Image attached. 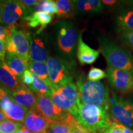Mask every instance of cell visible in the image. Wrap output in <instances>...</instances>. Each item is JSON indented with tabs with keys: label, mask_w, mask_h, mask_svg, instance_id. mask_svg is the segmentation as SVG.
<instances>
[{
	"label": "cell",
	"mask_w": 133,
	"mask_h": 133,
	"mask_svg": "<svg viewBox=\"0 0 133 133\" xmlns=\"http://www.w3.org/2000/svg\"><path fill=\"white\" fill-rule=\"evenodd\" d=\"M99 51L107 61L109 68L123 70L133 75V56L126 48L105 36L98 37Z\"/></svg>",
	"instance_id": "obj_1"
},
{
	"label": "cell",
	"mask_w": 133,
	"mask_h": 133,
	"mask_svg": "<svg viewBox=\"0 0 133 133\" xmlns=\"http://www.w3.org/2000/svg\"><path fill=\"white\" fill-rule=\"evenodd\" d=\"M80 102L102 107L109 111L110 107V96L109 88L99 81H91L80 77L76 81Z\"/></svg>",
	"instance_id": "obj_2"
},
{
	"label": "cell",
	"mask_w": 133,
	"mask_h": 133,
	"mask_svg": "<svg viewBox=\"0 0 133 133\" xmlns=\"http://www.w3.org/2000/svg\"><path fill=\"white\" fill-rule=\"evenodd\" d=\"M76 121L90 133H104L114 121L102 107L79 103Z\"/></svg>",
	"instance_id": "obj_3"
},
{
	"label": "cell",
	"mask_w": 133,
	"mask_h": 133,
	"mask_svg": "<svg viewBox=\"0 0 133 133\" xmlns=\"http://www.w3.org/2000/svg\"><path fill=\"white\" fill-rule=\"evenodd\" d=\"M56 32V48L63 59L73 62L77 40L79 38L77 28L71 22L63 21L55 26Z\"/></svg>",
	"instance_id": "obj_4"
},
{
	"label": "cell",
	"mask_w": 133,
	"mask_h": 133,
	"mask_svg": "<svg viewBox=\"0 0 133 133\" xmlns=\"http://www.w3.org/2000/svg\"><path fill=\"white\" fill-rule=\"evenodd\" d=\"M50 97L57 107L76 118L78 113L80 101L77 88L74 83L52 88V94Z\"/></svg>",
	"instance_id": "obj_5"
},
{
	"label": "cell",
	"mask_w": 133,
	"mask_h": 133,
	"mask_svg": "<svg viewBox=\"0 0 133 133\" xmlns=\"http://www.w3.org/2000/svg\"><path fill=\"white\" fill-rule=\"evenodd\" d=\"M46 64L52 89L73 82L74 74L72 62L61 57H49Z\"/></svg>",
	"instance_id": "obj_6"
},
{
	"label": "cell",
	"mask_w": 133,
	"mask_h": 133,
	"mask_svg": "<svg viewBox=\"0 0 133 133\" xmlns=\"http://www.w3.org/2000/svg\"><path fill=\"white\" fill-rule=\"evenodd\" d=\"M112 119L130 128H133V103L116 93L110 97V107Z\"/></svg>",
	"instance_id": "obj_7"
},
{
	"label": "cell",
	"mask_w": 133,
	"mask_h": 133,
	"mask_svg": "<svg viewBox=\"0 0 133 133\" xmlns=\"http://www.w3.org/2000/svg\"><path fill=\"white\" fill-rule=\"evenodd\" d=\"M36 105L38 110L51 123L64 121L70 114L65 112L53 102L49 96L35 94Z\"/></svg>",
	"instance_id": "obj_8"
},
{
	"label": "cell",
	"mask_w": 133,
	"mask_h": 133,
	"mask_svg": "<svg viewBox=\"0 0 133 133\" xmlns=\"http://www.w3.org/2000/svg\"><path fill=\"white\" fill-rule=\"evenodd\" d=\"M0 110L4 113L7 119L21 123H24L29 111V109L15 102L12 96L3 88L1 92Z\"/></svg>",
	"instance_id": "obj_9"
},
{
	"label": "cell",
	"mask_w": 133,
	"mask_h": 133,
	"mask_svg": "<svg viewBox=\"0 0 133 133\" xmlns=\"http://www.w3.org/2000/svg\"><path fill=\"white\" fill-rule=\"evenodd\" d=\"M106 77L113 89L121 93L133 92V75L123 70L108 68Z\"/></svg>",
	"instance_id": "obj_10"
},
{
	"label": "cell",
	"mask_w": 133,
	"mask_h": 133,
	"mask_svg": "<svg viewBox=\"0 0 133 133\" xmlns=\"http://www.w3.org/2000/svg\"><path fill=\"white\" fill-rule=\"evenodd\" d=\"M3 7L2 24L8 28H16L19 22H24L26 11L19 1H0Z\"/></svg>",
	"instance_id": "obj_11"
},
{
	"label": "cell",
	"mask_w": 133,
	"mask_h": 133,
	"mask_svg": "<svg viewBox=\"0 0 133 133\" xmlns=\"http://www.w3.org/2000/svg\"><path fill=\"white\" fill-rule=\"evenodd\" d=\"M30 47V61L46 62L48 59V41L43 33H28Z\"/></svg>",
	"instance_id": "obj_12"
},
{
	"label": "cell",
	"mask_w": 133,
	"mask_h": 133,
	"mask_svg": "<svg viewBox=\"0 0 133 133\" xmlns=\"http://www.w3.org/2000/svg\"><path fill=\"white\" fill-rule=\"evenodd\" d=\"M23 123L31 133H44L51 122L36 108L29 110Z\"/></svg>",
	"instance_id": "obj_13"
},
{
	"label": "cell",
	"mask_w": 133,
	"mask_h": 133,
	"mask_svg": "<svg viewBox=\"0 0 133 133\" xmlns=\"http://www.w3.org/2000/svg\"><path fill=\"white\" fill-rule=\"evenodd\" d=\"M11 36L16 50V55L29 62L30 61V47L27 32L16 28H10Z\"/></svg>",
	"instance_id": "obj_14"
},
{
	"label": "cell",
	"mask_w": 133,
	"mask_h": 133,
	"mask_svg": "<svg viewBox=\"0 0 133 133\" xmlns=\"http://www.w3.org/2000/svg\"><path fill=\"white\" fill-rule=\"evenodd\" d=\"M24 83L11 71L5 61L0 60V86L9 93L12 92Z\"/></svg>",
	"instance_id": "obj_15"
},
{
	"label": "cell",
	"mask_w": 133,
	"mask_h": 133,
	"mask_svg": "<svg viewBox=\"0 0 133 133\" xmlns=\"http://www.w3.org/2000/svg\"><path fill=\"white\" fill-rule=\"evenodd\" d=\"M9 94L15 102L27 109L37 108L35 94L25 84H23L16 91Z\"/></svg>",
	"instance_id": "obj_16"
},
{
	"label": "cell",
	"mask_w": 133,
	"mask_h": 133,
	"mask_svg": "<svg viewBox=\"0 0 133 133\" xmlns=\"http://www.w3.org/2000/svg\"><path fill=\"white\" fill-rule=\"evenodd\" d=\"M99 50L92 49L83 40L82 35H79L78 40L77 58L81 65L91 64L99 57Z\"/></svg>",
	"instance_id": "obj_17"
},
{
	"label": "cell",
	"mask_w": 133,
	"mask_h": 133,
	"mask_svg": "<svg viewBox=\"0 0 133 133\" xmlns=\"http://www.w3.org/2000/svg\"><path fill=\"white\" fill-rule=\"evenodd\" d=\"M115 30L117 32L133 30V8H123L115 17Z\"/></svg>",
	"instance_id": "obj_18"
},
{
	"label": "cell",
	"mask_w": 133,
	"mask_h": 133,
	"mask_svg": "<svg viewBox=\"0 0 133 133\" xmlns=\"http://www.w3.org/2000/svg\"><path fill=\"white\" fill-rule=\"evenodd\" d=\"M52 15L44 12H38L25 17L24 22L31 28H36L39 26L40 28L36 33H41L43 29L52 21Z\"/></svg>",
	"instance_id": "obj_19"
},
{
	"label": "cell",
	"mask_w": 133,
	"mask_h": 133,
	"mask_svg": "<svg viewBox=\"0 0 133 133\" xmlns=\"http://www.w3.org/2000/svg\"><path fill=\"white\" fill-rule=\"evenodd\" d=\"M5 62L11 71L21 79L25 71L28 70V62L16 54L6 52Z\"/></svg>",
	"instance_id": "obj_20"
},
{
	"label": "cell",
	"mask_w": 133,
	"mask_h": 133,
	"mask_svg": "<svg viewBox=\"0 0 133 133\" xmlns=\"http://www.w3.org/2000/svg\"><path fill=\"white\" fill-rule=\"evenodd\" d=\"M76 12L83 14H94L102 12V1L99 0H78L76 1Z\"/></svg>",
	"instance_id": "obj_21"
},
{
	"label": "cell",
	"mask_w": 133,
	"mask_h": 133,
	"mask_svg": "<svg viewBox=\"0 0 133 133\" xmlns=\"http://www.w3.org/2000/svg\"><path fill=\"white\" fill-rule=\"evenodd\" d=\"M28 70H29L33 74L36 75L46 84L52 88L46 62H33V61H30L28 62Z\"/></svg>",
	"instance_id": "obj_22"
},
{
	"label": "cell",
	"mask_w": 133,
	"mask_h": 133,
	"mask_svg": "<svg viewBox=\"0 0 133 133\" xmlns=\"http://www.w3.org/2000/svg\"><path fill=\"white\" fill-rule=\"evenodd\" d=\"M57 8V16L61 19H66L74 16L76 11V1L57 0L55 1Z\"/></svg>",
	"instance_id": "obj_23"
},
{
	"label": "cell",
	"mask_w": 133,
	"mask_h": 133,
	"mask_svg": "<svg viewBox=\"0 0 133 133\" xmlns=\"http://www.w3.org/2000/svg\"><path fill=\"white\" fill-rule=\"evenodd\" d=\"M38 12H44L51 15L57 13V8L55 1L52 0L39 1L37 4L26 12V16Z\"/></svg>",
	"instance_id": "obj_24"
},
{
	"label": "cell",
	"mask_w": 133,
	"mask_h": 133,
	"mask_svg": "<svg viewBox=\"0 0 133 133\" xmlns=\"http://www.w3.org/2000/svg\"><path fill=\"white\" fill-rule=\"evenodd\" d=\"M32 75L33 78V83L28 88H29L31 91H34L38 94L51 96L52 92V88L49 87L48 84H46L44 81L41 80L39 77H38L36 75L33 73Z\"/></svg>",
	"instance_id": "obj_25"
},
{
	"label": "cell",
	"mask_w": 133,
	"mask_h": 133,
	"mask_svg": "<svg viewBox=\"0 0 133 133\" xmlns=\"http://www.w3.org/2000/svg\"><path fill=\"white\" fill-rule=\"evenodd\" d=\"M45 133H72L66 119L64 121L51 123Z\"/></svg>",
	"instance_id": "obj_26"
},
{
	"label": "cell",
	"mask_w": 133,
	"mask_h": 133,
	"mask_svg": "<svg viewBox=\"0 0 133 133\" xmlns=\"http://www.w3.org/2000/svg\"><path fill=\"white\" fill-rule=\"evenodd\" d=\"M22 126L21 123L6 119L0 123V133H15Z\"/></svg>",
	"instance_id": "obj_27"
},
{
	"label": "cell",
	"mask_w": 133,
	"mask_h": 133,
	"mask_svg": "<svg viewBox=\"0 0 133 133\" xmlns=\"http://www.w3.org/2000/svg\"><path fill=\"white\" fill-rule=\"evenodd\" d=\"M66 121L70 126L72 133H90L83 126H81L71 114H70L69 116H68Z\"/></svg>",
	"instance_id": "obj_28"
},
{
	"label": "cell",
	"mask_w": 133,
	"mask_h": 133,
	"mask_svg": "<svg viewBox=\"0 0 133 133\" xmlns=\"http://www.w3.org/2000/svg\"><path fill=\"white\" fill-rule=\"evenodd\" d=\"M118 38L121 42L133 49V30H127L119 32Z\"/></svg>",
	"instance_id": "obj_29"
},
{
	"label": "cell",
	"mask_w": 133,
	"mask_h": 133,
	"mask_svg": "<svg viewBox=\"0 0 133 133\" xmlns=\"http://www.w3.org/2000/svg\"><path fill=\"white\" fill-rule=\"evenodd\" d=\"M106 76V74L102 70L91 67L88 75V79L91 81H99Z\"/></svg>",
	"instance_id": "obj_30"
},
{
	"label": "cell",
	"mask_w": 133,
	"mask_h": 133,
	"mask_svg": "<svg viewBox=\"0 0 133 133\" xmlns=\"http://www.w3.org/2000/svg\"><path fill=\"white\" fill-rule=\"evenodd\" d=\"M125 126L115 121L104 133H124Z\"/></svg>",
	"instance_id": "obj_31"
},
{
	"label": "cell",
	"mask_w": 133,
	"mask_h": 133,
	"mask_svg": "<svg viewBox=\"0 0 133 133\" xmlns=\"http://www.w3.org/2000/svg\"><path fill=\"white\" fill-rule=\"evenodd\" d=\"M21 81H22V83L24 84L29 87V86H30L32 84L33 78V75L32 73L29 70H26L24 72V75H23L22 77L21 78Z\"/></svg>",
	"instance_id": "obj_32"
},
{
	"label": "cell",
	"mask_w": 133,
	"mask_h": 133,
	"mask_svg": "<svg viewBox=\"0 0 133 133\" xmlns=\"http://www.w3.org/2000/svg\"><path fill=\"white\" fill-rule=\"evenodd\" d=\"M38 2H39V1H37V0H21V1H19V3L21 4V6L25 9L26 14L29 10L34 7L35 5L38 4Z\"/></svg>",
	"instance_id": "obj_33"
},
{
	"label": "cell",
	"mask_w": 133,
	"mask_h": 133,
	"mask_svg": "<svg viewBox=\"0 0 133 133\" xmlns=\"http://www.w3.org/2000/svg\"><path fill=\"white\" fill-rule=\"evenodd\" d=\"M6 47L5 40L0 39V60H1V61H5V57H6Z\"/></svg>",
	"instance_id": "obj_34"
},
{
	"label": "cell",
	"mask_w": 133,
	"mask_h": 133,
	"mask_svg": "<svg viewBox=\"0 0 133 133\" xmlns=\"http://www.w3.org/2000/svg\"><path fill=\"white\" fill-rule=\"evenodd\" d=\"M102 3L103 4L107 5L108 6H114L115 5H117L119 4L121 1H115V0H102Z\"/></svg>",
	"instance_id": "obj_35"
},
{
	"label": "cell",
	"mask_w": 133,
	"mask_h": 133,
	"mask_svg": "<svg viewBox=\"0 0 133 133\" xmlns=\"http://www.w3.org/2000/svg\"><path fill=\"white\" fill-rule=\"evenodd\" d=\"M6 36V27L0 26V39L5 40Z\"/></svg>",
	"instance_id": "obj_36"
},
{
	"label": "cell",
	"mask_w": 133,
	"mask_h": 133,
	"mask_svg": "<svg viewBox=\"0 0 133 133\" xmlns=\"http://www.w3.org/2000/svg\"><path fill=\"white\" fill-rule=\"evenodd\" d=\"M7 119V118H6V115H5L4 113H3L2 111L0 110V123H1V122L3 121H4L5 119Z\"/></svg>",
	"instance_id": "obj_37"
},
{
	"label": "cell",
	"mask_w": 133,
	"mask_h": 133,
	"mask_svg": "<svg viewBox=\"0 0 133 133\" xmlns=\"http://www.w3.org/2000/svg\"><path fill=\"white\" fill-rule=\"evenodd\" d=\"M124 133H133V131L132 129L129 128L127 127V126H125V127H124Z\"/></svg>",
	"instance_id": "obj_38"
},
{
	"label": "cell",
	"mask_w": 133,
	"mask_h": 133,
	"mask_svg": "<svg viewBox=\"0 0 133 133\" xmlns=\"http://www.w3.org/2000/svg\"><path fill=\"white\" fill-rule=\"evenodd\" d=\"M3 13V7L0 5V23L2 22V17Z\"/></svg>",
	"instance_id": "obj_39"
},
{
	"label": "cell",
	"mask_w": 133,
	"mask_h": 133,
	"mask_svg": "<svg viewBox=\"0 0 133 133\" xmlns=\"http://www.w3.org/2000/svg\"><path fill=\"white\" fill-rule=\"evenodd\" d=\"M21 129L23 131V132H24V133H31L30 132V131L28 130L26 128H25L24 126H22V128H21Z\"/></svg>",
	"instance_id": "obj_40"
},
{
	"label": "cell",
	"mask_w": 133,
	"mask_h": 133,
	"mask_svg": "<svg viewBox=\"0 0 133 133\" xmlns=\"http://www.w3.org/2000/svg\"><path fill=\"white\" fill-rule=\"evenodd\" d=\"M128 4L130 5V6L133 8V1H128Z\"/></svg>",
	"instance_id": "obj_41"
},
{
	"label": "cell",
	"mask_w": 133,
	"mask_h": 133,
	"mask_svg": "<svg viewBox=\"0 0 133 133\" xmlns=\"http://www.w3.org/2000/svg\"><path fill=\"white\" fill-rule=\"evenodd\" d=\"M15 133H24V132H23V131L22 130L21 128L20 129H19V130H18L17 131H16V132Z\"/></svg>",
	"instance_id": "obj_42"
},
{
	"label": "cell",
	"mask_w": 133,
	"mask_h": 133,
	"mask_svg": "<svg viewBox=\"0 0 133 133\" xmlns=\"http://www.w3.org/2000/svg\"><path fill=\"white\" fill-rule=\"evenodd\" d=\"M1 89H2V88L0 86V99H1Z\"/></svg>",
	"instance_id": "obj_43"
},
{
	"label": "cell",
	"mask_w": 133,
	"mask_h": 133,
	"mask_svg": "<svg viewBox=\"0 0 133 133\" xmlns=\"http://www.w3.org/2000/svg\"><path fill=\"white\" fill-rule=\"evenodd\" d=\"M44 133H45V132H44Z\"/></svg>",
	"instance_id": "obj_44"
}]
</instances>
